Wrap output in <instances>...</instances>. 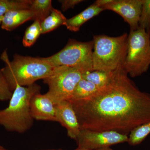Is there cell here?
I'll use <instances>...</instances> for the list:
<instances>
[{
	"label": "cell",
	"mask_w": 150,
	"mask_h": 150,
	"mask_svg": "<svg viewBox=\"0 0 150 150\" xmlns=\"http://www.w3.org/2000/svg\"><path fill=\"white\" fill-rule=\"evenodd\" d=\"M69 101L81 130L113 131L129 136L150 121V94L137 87L123 67L112 71L109 83L92 95Z\"/></svg>",
	"instance_id": "cell-1"
},
{
	"label": "cell",
	"mask_w": 150,
	"mask_h": 150,
	"mask_svg": "<svg viewBox=\"0 0 150 150\" xmlns=\"http://www.w3.org/2000/svg\"><path fill=\"white\" fill-rule=\"evenodd\" d=\"M6 66L0 72L6 79L12 91L17 86H29L40 79L51 76L56 67L51 66L43 58H35L15 55L13 61L9 60L6 51L1 56Z\"/></svg>",
	"instance_id": "cell-2"
},
{
	"label": "cell",
	"mask_w": 150,
	"mask_h": 150,
	"mask_svg": "<svg viewBox=\"0 0 150 150\" xmlns=\"http://www.w3.org/2000/svg\"><path fill=\"white\" fill-rule=\"evenodd\" d=\"M40 90V86L35 83L27 87L17 86L8 107L0 110V125L7 131L19 134L29 130L34 120L30 108V100Z\"/></svg>",
	"instance_id": "cell-3"
},
{
	"label": "cell",
	"mask_w": 150,
	"mask_h": 150,
	"mask_svg": "<svg viewBox=\"0 0 150 150\" xmlns=\"http://www.w3.org/2000/svg\"><path fill=\"white\" fill-rule=\"evenodd\" d=\"M93 37V71L111 72L123 67L128 48L127 33L115 37L105 35Z\"/></svg>",
	"instance_id": "cell-4"
},
{
	"label": "cell",
	"mask_w": 150,
	"mask_h": 150,
	"mask_svg": "<svg viewBox=\"0 0 150 150\" xmlns=\"http://www.w3.org/2000/svg\"><path fill=\"white\" fill-rule=\"evenodd\" d=\"M150 33L142 28L130 31L123 68L131 77L141 76L150 66Z\"/></svg>",
	"instance_id": "cell-5"
},
{
	"label": "cell",
	"mask_w": 150,
	"mask_h": 150,
	"mask_svg": "<svg viewBox=\"0 0 150 150\" xmlns=\"http://www.w3.org/2000/svg\"><path fill=\"white\" fill-rule=\"evenodd\" d=\"M93 42H81L70 39L61 51L43 59L54 67L76 68L86 73L93 71L92 55Z\"/></svg>",
	"instance_id": "cell-6"
},
{
	"label": "cell",
	"mask_w": 150,
	"mask_h": 150,
	"mask_svg": "<svg viewBox=\"0 0 150 150\" xmlns=\"http://www.w3.org/2000/svg\"><path fill=\"white\" fill-rule=\"evenodd\" d=\"M85 74L76 68L64 66L56 67L51 76L43 79L49 88L46 94L56 104L69 100Z\"/></svg>",
	"instance_id": "cell-7"
},
{
	"label": "cell",
	"mask_w": 150,
	"mask_h": 150,
	"mask_svg": "<svg viewBox=\"0 0 150 150\" xmlns=\"http://www.w3.org/2000/svg\"><path fill=\"white\" fill-rule=\"evenodd\" d=\"M128 136L115 131L81 129L76 141L78 149L92 150L110 147L112 145L128 143Z\"/></svg>",
	"instance_id": "cell-8"
},
{
	"label": "cell",
	"mask_w": 150,
	"mask_h": 150,
	"mask_svg": "<svg viewBox=\"0 0 150 150\" xmlns=\"http://www.w3.org/2000/svg\"><path fill=\"white\" fill-rule=\"evenodd\" d=\"M143 0H113L112 2L103 7L105 10L113 11L121 16L129 24L130 31L139 27Z\"/></svg>",
	"instance_id": "cell-9"
},
{
	"label": "cell",
	"mask_w": 150,
	"mask_h": 150,
	"mask_svg": "<svg viewBox=\"0 0 150 150\" xmlns=\"http://www.w3.org/2000/svg\"><path fill=\"white\" fill-rule=\"evenodd\" d=\"M30 108L34 119L57 122L56 104L46 94L34 95L30 100Z\"/></svg>",
	"instance_id": "cell-10"
},
{
	"label": "cell",
	"mask_w": 150,
	"mask_h": 150,
	"mask_svg": "<svg viewBox=\"0 0 150 150\" xmlns=\"http://www.w3.org/2000/svg\"><path fill=\"white\" fill-rule=\"evenodd\" d=\"M56 118L57 122L67 129L68 136L76 141L81 128L71 102L66 100L56 104Z\"/></svg>",
	"instance_id": "cell-11"
},
{
	"label": "cell",
	"mask_w": 150,
	"mask_h": 150,
	"mask_svg": "<svg viewBox=\"0 0 150 150\" xmlns=\"http://www.w3.org/2000/svg\"><path fill=\"white\" fill-rule=\"evenodd\" d=\"M30 20H34V16L29 9L10 11L3 16L1 28L11 31Z\"/></svg>",
	"instance_id": "cell-12"
},
{
	"label": "cell",
	"mask_w": 150,
	"mask_h": 150,
	"mask_svg": "<svg viewBox=\"0 0 150 150\" xmlns=\"http://www.w3.org/2000/svg\"><path fill=\"white\" fill-rule=\"evenodd\" d=\"M103 11H104L103 8L94 3L80 13L72 18L67 19L64 25L69 30L77 32L79 30L80 27L84 23L98 15Z\"/></svg>",
	"instance_id": "cell-13"
},
{
	"label": "cell",
	"mask_w": 150,
	"mask_h": 150,
	"mask_svg": "<svg viewBox=\"0 0 150 150\" xmlns=\"http://www.w3.org/2000/svg\"><path fill=\"white\" fill-rule=\"evenodd\" d=\"M67 20L60 11L53 8L50 14L40 23L41 34L51 32L61 25H64Z\"/></svg>",
	"instance_id": "cell-14"
},
{
	"label": "cell",
	"mask_w": 150,
	"mask_h": 150,
	"mask_svg": "<svg viewBox=\"0 0 150 150\" xmlns=\"http://www.w3.org/2000/svg\"><path fill=\"white\" fill-rule=\"evenodd\" d=\"M98 89L93 83L82 78L77 85L71 98L67 101L84 99L92 95Z\"/></svg>",
	"instance_id": "cell-15"
},
{
	"label": "cell",
	"mask_w": 150,
	"mask_h": 150,
	"mask_svg": "<svg viewBox=\"0 0 150 150\" xmlns=\"http://www.w3.org/2000/svg\"><path fill=\"white\" fill-rule=\"evenodd\" d=\"M51 0H33L32 1L29 9L34 16V21L41 22L51 13L53 8Z\"/></svg>",
	"instance_id": "cell-16"
},
{
	"label": "cell",
	"mask_w": 150,
	"mask_h": 150,
	"mask_svg": "<svg viewBox=\"0 0 150 150\" xmlns=\"http://www.w3.org/2000/svg\"><path fill=\"white\" fill-rule=\"evenodd\" d=\"M112 72L93 71L85 74L83 79L93 83L98 88H101L109 83Z\"/></svg>",
	"instance_id": "cell-17"
},
{
	"label": "cell",
	"mask_w": 150,
	"mask_h": 150,
	"mask_svg": "<svg viewBox=\"0 0 150 150\" xmlns=\"http://www.w3.org/2000/svg\"><path fill=\"white\" fill-rule=\"evenodd\" d=\"M150 134V121L138 126L131 131L128 143L131 146L140 144Z\"/></svg>",
	"instance_id": "cell-18"
},
{
	"label": "cell",
	"mask_w": 150,
	"mask_h": 150,
	"mask_svg": "<svg viewBox=\"0 0 150 150\" xmlns=\"http://www.w3.org/2000/svg\"><path fill=\"white\" fill-rule=\"evenodd\" d=\"M31 3L30 0H0V16L10 11L29 9Z\"/></svg>",
	"instance_id": "cell-19"
},
{
	"label": "cell",
	"mask_w": 150,
	"mask_h": 150,
	"mask_svg": "<svg viewBox=\"0 0 150 150\" xmlns=\"http://www.w3.org/2000/svg\"><path fill=\"white\" fill-rule=\"evenodd\" d=\"M41 34L40 22L35 20L25 30L23 39V46L25 47L32 46Z\"/></svg>",
	"instance_id": "cell-20"
},
{
	"label": "cell",
	"mask_w": 150,
	"mask_h": 150,
	"mask_svg": "<svg viewBox=\"0 0 150 150\" xmlns=\"http://www.w3.org/2000/svg\"><path fill=\"white\" fill-rule=\"evenodd\" d=\"M139 25L150 33V0H143Z\"/></svg>",
	"instance_id": "cell-21"
},
{
	"label": "cell",
	"mask_w": 150,
	"mask_h": 150,
	"mask_svg": "<svg viewBox=\"0 0 150 150\" xmlns=\"http://www.w3.org/2000/svg\"><path fill=\"white\" fill-rule=\"evenodd\" d=\"M13 93L6 79L0 72V100L6 101L10 100Z\"/></svg>",
	"instance_id": "cell-22"
},
{
	"label": "cell",
	"mask_w": 150,
	"mask_h": 150,
	"mask_svg": "<svg viewBox=\"0 0 150 150\" xmlns=\"http://www.w3.org/2000/svg\"><path fill=\"white\" fill-rule=\"evenodd\" d=\"M62 4V11H65L70 8H73L75 6L83 1L82 0H62L59 1Z\"/></svg>",
	"instance_id": "cell-23"
},
{
	"label": "cell",
	"mask_w": 150,
	"mask_h": 150,
	"mask_svg": "<svg viewBox=\"0 0 150 150\" xmlns=\"http://www.w3.org/2000/svg\"><path fill=\"white\" fill-rule=\"evenodd\" d=\"M112 1L113 0H97L96 1L94 4L102 8L104 6L112 2Z\"/></svg>",
	"instance_id": "cell-24"
},
{
	"label": "cell",
	"mask_w": 150,
	"mask_h": 150,
	"mask_svg": "<svg viewBox=\"0 0 150 150\" xmlns=\"http://www.w3.org/2000/svg\"><path fill=\"white\" fill-rule=\"evenodd\" d=\"M74 150H114L112 149H111L110 147H107V148H102V149H92V150H88V149H79L78 148H77L76 149Z\"/></svg>",
	"instance_id": "cell-25"
},
{
	"label": "cell",
	"mask_w": 150,
	"mask_h": 150,
	"mask_svg": "<svg viewBox=\"0 0 150 150\" xmlns=\"http://www.w3.org/2000/svg\"><path fill=\"white\" fill-rule=\"evenodd\" d=\"M0 150H8L7 149H5L4 147H3L1 146H0Z\"/></svg>",
	"instance_id": "cell-26"
},
{
	"label": "cell",
	"mask_w": 150,
	"mask_h": 150,
	"mask_svg": "<svg viewBox=\"0 0 150 150\" xmlns=\"http://www.w3.org/2000/svg\"><path fill=\"white\" fill-rule=\"evenodd\" d=\"M3 16H0V23H1L2 21Z\"/></svg>",
	"instance_id": "cell-27"
},
{
	"label": "cell",
	"mask_w": 150,
	"mask_h": 150,
	"mask_svg": "<svg viewBox=\"0 0 150 150\" xmlns=\"http://www.w3.org/2000/svg\"></svg>",
	"instance_id": "cell-28"
},
{
	"label": "cell",
	"mask_w": 150,
	"mask_h": 150,
	"mask_svg": "<svg viewBox=\"0 0 150 150\" xmlns=\"http://www.w3.org/2000/svg\"></svg>",
	"instance_id": "cell-29"
}]
</instances>
